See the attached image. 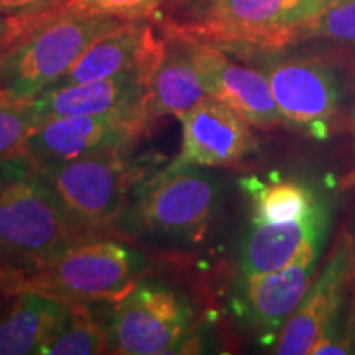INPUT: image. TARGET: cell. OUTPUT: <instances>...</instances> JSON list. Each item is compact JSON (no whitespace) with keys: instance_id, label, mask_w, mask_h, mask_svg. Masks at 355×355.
Here are the masks:
<instances>
[{"instance_id":"obj_29","label":"cell","mask_w":355,"mask_h":355,"mask_svg":"<svg viewBox=\"0 0 355 355\" xmlns=\"http://www.w3.org/2000/svg\"><path fill=\"white\" fill-rule=\"evenodd\" d=\"M6 250H7V248H6V247H3V245H2V243H0V261H2V260H3V255H6Z\"/></svg>"},{"instance_id":"obj_23","label":"cell","mask_w":355,"mask_h":355,"mask_svg":"<svg viewBox=\"0 0 355 355\" xmlns=\"http://www.w3.org/2000/svg\"><path fill=\"white\" fill-rule=\"evenodd\" d=\"M163 0H68L56 7L58 15H104L133 21L150 17Z\"/></svg>"},{"instance_id":"obj_28","label":"cell","mask_w":355,"mask_h":355,"mask_svg":"<svg viewBox=\"0 0 355 355\" xmlns=\"http://www.w3.org/2000/svg\"><path fill=\"white\" fill-rule=\"evenodd\" d=\"M318 2H319V7H321V10H322V8L329 7V6H332V3L340 2V0H318Z\"/></svg>"},{"instance_id":"obj_7","label":"cell","mask_w":355,"mask_h":355,"mask_svg":"<svg viewBox=\"0 0 355 355\" xmlns=\"http://www.w3.org/2000/svg\"><path fill=\"white\" fill-rule=\"evenodd\" d=\"M261 50L257 68L268 79L283 123L311 139L326 140L340 104V81L332 66L319 58Z\"/></svg>"},{"instance_id":"obj_11","label":"cell","mask_w":355,"mask_h":355,"mask_svg":"<svg viewBox=\"0 0 355 355\" xmlns=\"http://www.w3.org/2000/svg\"><path fill=\"white\" fill-rule=\"evenodd\" d=\"M183 123L181 165L199 168L230 166L254 152L252 125L227 104L207 96L180 117Z\"/></svg>"},{"instance_id":"obj_16","label":"cell","mask_w":355,"mask_h":355,"mask_svg":"<svg viewBox=\"0 0 355 355\" xmlns=\"http://www.w3.org/2000/svg\"><path fill=\"white\" fill-rule=\"evenodd\" d=\"M318 261L295 263L277 272L242 275L239 309L265 339H277L308 293Z\"/></svg>"},{"instance_id":"obj_20","label":"cell","mask_w":355,"mask_h":355,"mask_svg":"<svg viewBox=\"0 0 355 355\" xmlns=\"http://www.w3.org/2000/svg\"><path fill=\"white\" fill-rule=\"evenodd\" d=\"M69 311L63 326L46 345V355H94L110 349V331L96 321L87 303L74 301L68 303Z\"/></svg>"},{"instance_id":"obj_24","label":"cell","mask_w":355,"mask_h":355,"mask_svg":"<svg viewBox=\"0 0 355 355\" xmlns=\"http://www.w3.org/2000/svg\"><path fill=\"white\" fill-rule=\"evenodd\" d=\"M50 19L53 17L48 12L20 13V15L0 13V58L8 50H12L30 32H33L35 28H38Z\"/></svg>"},{"instance_id":"obj_21","label":"cell","mask_w":355,"mask_h":355,"mask_svg":"<svg viewBox=\"0 0 355 355\" xmlns=\"http://www.w3.org/2000/svg\"><path fill=\"white\" fill-rule=\"evenodd\" d=\"M306 40H322L355 50V0L332 3L296 26L293 43Z\"/></svg>"},{"instance_id":"obj_30","label":"cell","mask_w":355,"mask_h":355,"mask_svg":"<svg viewBox=\"0 0 355 355\" xmlns=\"http://www.w3.org/2000/svg\"><path fill=\"white\" fill-rule=\"evenodd\" d=\"M352 130L355 133V105H354V110H352Z\"/></svg>"},{"instance_id":"obj_14","label":"cell","mask_w":355,"mask_h":355,"mask_svg":"<svg viewBox=\"0 0 355 355\" xmlns=\"http://www.w3.org/2000/svg\"><path fill=\"white\" fill-rule=\"evenodd\" d=\"M155 68H139L99 81L48 89L28 102V105L40 121L107 112L145 115L146 96Z\"/></svg>"},{"instance_id":"obj_15","label":"cell","mask_w":355,"mask_h":355,"mask_svg":"<svg viewBox=\"0 0 355 355\" xmlns=\"http://www.w3.org/2000/svg\"><path fill=\"white\" fill-rule=\"evenodd\" d=\"M163 46L165 40L155 37L152 26L140 24V20L125 21L89 44L53 87L99 81L139 68H155Z\"/></svg>"},{"instance_id":"obj_4","label":"cell","mask_w":355,"mask_h":355,"mask_svg":"<svg viewBox=\"0 0 355 355\" xmlns=\"http://www.w3.org/2000/svg\"><path fill=\"white\" fill-rule=\"evenodd\" d=\"M146 268L148 260L139 248L109 239H89L35 266L25 290H38L64 303H115L140 282Z\"/></svg>"},{"instance_id":"obj_2","label":"cell","mask_w":355,"mask_h":355,"mask_svg":"<svg viewBox=\"0 0 355 355\" xmlns=\"http://www.w3.org/2000/svg\"><path fill=\"white\" fill-rule=\"evenodd\" d=\"M220 186L199 166L171 163L133 186L125 227L168 242H199L219 211Z\"/></svg>"},{"instance_id":"obj_13","label":"cell","mask_w":355,"mask_h":355,"mask_svg":"<svg viewBox=\"0 0 355 355\" xmlns=\"http://www.w3.org/2000/svg\"><path fill=\"white\" fill-rule=\"evenodd\" d=\"M193 42L209 96L227 104L252 127L273 128L283 123L268 79L259 68L235 63L219 44Z\"/></svg>"},{"instance_id":"obj_3","label":"cell","mask_w":355,"mask_h":355,"mask_svg":"<svg viewBox=\"0 0 355 355\" xmlns=\"http://www.w3.org/2000/svg\"><path fill=\"white\" fill-rule=\"evenodd\" d=\"M127 20L104 15H58L0 58V101L28 104L55 86L94 40Z\"/></svg>"},{"instance_id":"obj_1","label":"cell","mask_w":355,"mask_h":355,"mask_svg":"<svg viewBox=\"0 0 355 355\" xmlns=\"http://www.w3.org/2000/svg\"><path fill=\"white\" fill-rule=\"evenodd\" d=\"M89 239L25 153L0 159V243L7 250L38 266Z\"/></svg>"},{"instance_id":"obj_25","label":"cell","mask_w":355,"mask_h":355,"mask_svg":"<svg viewBox=\"0 0 355 355\" xmlns=\"http://www.w3.org/2000/svg\"><path fill=\"white\" fill-rule=\"evenodd\" d=\"M68 0H0V13H42L63 6Z\"/></svg>"},{"instance_id":"obj_27","label":"cell","mask_w":355,"mask_h":355,"mask_svg":"<svg viewBox=\"0 0 355 355\" xmlns=\"http://www.w3.org/2000/svg\"><path fill=\"white\" fill-rule=\"evenodd\" d=\"M339 188L340 189H350L355 188V168L352 171H349L347 175H344L339 180Z\"/></svg>"},{"instance_id":"obj_6","label":"cell","mask_w":355,"mask_h":355,"mask_svg":"<svg viewBox=\"0 0 355 355\" xmlns=\"http://www.w3.org/2000/svg\"><path fill=\"white\" fill-rule=\"evenodd\" d=\"M318 12V0H207L198 19L166 28L199 42L278 50L291 44L296 26Z\"/></svg>"},{"instance_id":"obj_10","label":"cell","mask_w":355,"mask_h":355,"mask_svg":"<svg viewBox=\"0 0 355 355\" xmlns=\"http://www.w3.org/2000/svg\"><path fill=\"white\" fill-rule=\"evenodd\" d=\"M152 123L140 112L68 115L40 121L24 153L37 165L64 162L84 155L127 150Z\"/></svg>"},{"instance_id":"obj_26","label":"cell","mask_w":355,"mask_h":355,"mask_svg":"<svg viewBox=\"0 0 355 355\" xmlns=\"http://www.w3.org/2000/svg\"><path fill=\"white\" fill-rule=\"evenodd\" d=\"M350 308L347 313V326H349V332L350 337H352L354 343V349H355V277H354V283H352V290H350Z\"/></svg>"},{"instance_id":"obj_18","label":"cell","mask_w":355,"mask_h":355,"mask_svg":"<svg viewBox=\"0 0 355 355\" xmlns=\"http://www.w3.org/2000/svg\"><path fill=\"white\" fill-rule=\"evenodd\" d=\"M68 311L64 301L38 290H25L0 318V355L43 354Z\"/></svg>"},{"instance_id":"obj_5","label":"cell","mask_w":355,"mask_h":355,"mask_svg":"<svg viewBox=\"0 0 355 355\" xmlns=\"http://www.w3.org/2000/svg\"><path fill=\"white\" fill-rule=\"evenodd\" d=\"M125 150L84 155L37 165L73 220L91 234L121 219L141 171L123 157Z\"/></svg>"},{"instance_id":"obj_17","label":"cell","mask_w":355,"mask_h":355,"mask_svg":"<svg viewBox=\"0 0 355 355\" xmlns=\"http://www.w3.org/2000/svg\"><path fill=\"white\" fill-rule=\"evenodd\" d=\"M209 96L204 73L194 51V42L168 32L162 58L150 79L145 117L150 123L158 119L181 115Z\"/></svg>"},{"instance_id":"obj_12","label":"cell","mask_w":355,"mask_h":355,"mask_svg":"<svg viewBox=\"0 0 355 355\" xmlns=\"http://www.w3.org/2000/svg\"><path fill=\"white\" fill-rule=\"evenodd\" d=\"M331 225V204L288 222H254L241 252V273L277 272L295 263L318 261Z\"/></svg>"},{"instance_id":"obj_22","label":"cell","mask_w":355,"mask_h":355,"mask_svg":"<svg viewBox=\"0 0 355 355\" xmlns=\"http://www.w3.org/2000/svg\"><path fill=\"white\" fill-rule=\"evenodd\" d=\"M40 119L28 104L0 101V159L24 153L30 133Z\"/></svg>"},{"instance_id":"obj_9","label":"cell","mask_w":355,"mask_h":355,"mask_svg":"<svg viewBox=\"0 0 355 355\" xmlns=\"http://www.w3.org/2000/svg\"><path fill=\"white\" fill-rule=\"evenodd\" d=\"M355 277V237L347 227L337 234L324 266L318 270L298 309L275 343L278 355H311L327 331L344 321V309Z\"/></svg>"},{"instance_id":"obj_19","label":"cell","mask_w":355,"mask_h":355,"mask_svg":"<svg viewBox=\"0 0 355 355\" xmlns=\"http://www.w3.org/2000/svg\"><path fill=\"white\" fill-rule=\"evenodd\" d=\"M254 222H288L313 214L327 201L313 186L296 180L273 181L252 189Z\"/></svg>"},{"instance_id":"obj_8","label":"cell","mask_w":355,"mask_h":355,"mask_svg":"<svg viewBox=\"0 0 355 355\" xmlns=\"http://www.w3.org/2000/svg\"><path fill=\"white\" fill-rule=\"evenodd\" d=\"M196 309L175 288L139 282L115 301L110 347L117 354L159 355L175 352L188 339Z\"/></svg>"}]
</instances>
